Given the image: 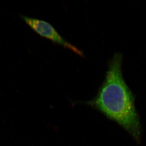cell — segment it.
<instances>
[{
  "label": "cell",
  "instance_id": "obj_1",
  "mask_svg": "<svg viewBox=\"0 0 146 146\" xmlns=\"http://www.w3.org/2000/svg\"><path fill=\"white\" fill-rule=\"evenodd\" d=\"M122 61L121 54H114L98 95L89 104L117 122L139 142L141 123L134 97L123 77Z\"/></svg>",
  "mask_w": 146,
  "mask_h": 146
},
{
  "label": "cell",
  "instance_id": "obj_2",
  "mask_svg": "<svg viewBox=\"0 0 146 146\" xmlns=\"http://www.w3.org/2000/svg\"><path fill=\"white\" fill-rule=\"evenodd\" d=\"M20 17L27 25L40 36L49 39L55 44L70 50L80 56H83V52L80 50L66 41L49 23L24 15H21Z\"/></svg>",
  "mask_w": 146,
  "mask_h": 146
}]
</instances>
